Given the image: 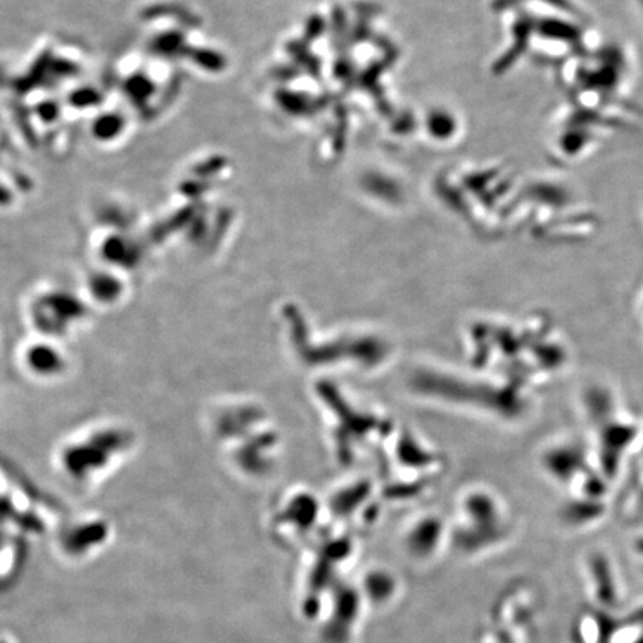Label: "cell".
Wrapping results in <instances>:
<instances>
[{"label": "cell", "instance_id": "2", "mask_svg": "<svg viewBox=\"0 0 643 643\" xmlns=\"http://www.w3.org/2000/svg\"><path fill=\"white\" fill-rule=\"evenodd\" d=\"M2 643H17V642L12 641V639H9L8 636L5 635L3 636Z\"/></svg>", "mask_w": 643, "mask_h": 643}, {"label": "cell", "instance_id": "1", "mask_svg": "<svg viewBox=\"0 0 643 643\" xmlns=\"http://www.w3.org/2000/svg\"><path fill=\"white\" fill-rule=\"evenodd\" d=\"M108 527L103 523H79L70 527L60 539L63 554L72 560H82L96 553L108 541Z\"/></svg>", "mask_w": 643, "mask_h": 643}]
</instances>
